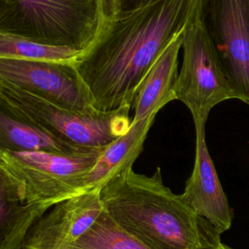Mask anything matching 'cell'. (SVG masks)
Segmentation results:
<instances>
[{
    "label": "cell",
    "instance_id": "1",
    "mask_svg": "<svg viewBox=\"0 0 249 249\" xmlns=\"http://www.w3.org/2000/svg\"><path fill=\"white\" fill-rule=\"evenodd\" d=\"M197 0H160L104 21L74 61L92 106L100 112L132 109L144 77L184 29Z\"/></svg>",
    "mask_w": 249,
    "mask_h": 249
},
{
    "label": "cell",
    "instance_id": "2",
    "mask_svg": "<svg viewBox=\"0 0 249 249\" xmlns=\"http://www.w3.org/2000/svg\"><path fill=\"white\" fill-rule=\"evenodd\" d=\"M100 197L105 212L150 249H215L221 242L217 230L163 184L160 167L152 176L122 172Z\"/></svg>",
    "mask_w": 249,
    "mask_h": 249
},
{
    "label": "cell",
    "instance_id": "3",
    "mask_svg": "<svg viewBox=\"0 0 249 249\" xmlns=\"http://www.w3.org/2000/svg\"><path fill=\"white\" fill-rule=\"evenodd\" d=\"M102 0H0V33L84 52L104 21Z\"/></svg>",
    "mask_w": 249,
    "mask_h": 249
},
{
    "label": "cell",
    "instance_id": "4",
    "mask_svg": "<svg viewBox=\"0 0 249 249\" xmlns=\"http://www.w3.org/2000/svg\"><path fill=\"white\" fill-rule=\"evenodd\" d=\"M103 150L82 154L0 152V163L26 202L53 206L82 194V180Z\"/></svg>",
    "mask_w": 249,
    "mask_h": 249
},
{
    "label": "cell",
    "instance_id": "5",
    "mask_svg": "<svg viewBox=\"0 0 249 249\" xmlns=\"http://www.w3.org/2000/svg\"><path fill=\"white\" fill-rule=\"evenodd\" d=\"M0 95L50 133L85 150L104 149L131 124L129 107L113 112H73L4 85H0Z\"/></svg>",
    "mask_w": 249,
    "mask_h": 249
},
{
    "label": "cell",
    "instance_id": "6",
    "mask_svg": "<svg viewBox=\"0 0 249 249\" xmlns=\"http://www.w3.org/2000/svg\"><path fill=\"white\" fill-rule=\"evenodd\" d=\"M181 50L183 59L175 97L190 110L195 125H205L212 108L237 96L201 27L196 8L184 27Z\"/></svg>",
    "mask_w": 249,
    "mask_h": 249
},
{
    "label": "cell",
    "instance_id": "7",
    "mask_svg": "<svg viewBox=\"0 0 249 249\" xmlns=\"http://www.w3.org/2000/svg\"><path fill=\"white\" fill-rule=\"evenodd\" d=\"M196 13L237 99L249 105V0H197Z\"/></svg>",
    "mask_w": 249,
    "mask_h": 249
},
{
    "label": "cell",
    "instance_id": "8",
    "mask_svg": "<svg viewBox=\"0 0 249 249\" xmlns=\"http://www.w3.org/2000/svg\"><path fill=\"white\" fill-rule=\"evenodd\" d=\"M0 85L21 89L73 112L97 111L74 62L0 57Z\"/></svg>",
    "mask_w": 249,
    "mask_h": 249
},
{
    "label": "cell",
    "instance_id": "9",
    "mask_svg": "<svg viewBox=\"0 0 249 249\" xmlns=\"http://www.w3.org/2000/svg\"><path fill=\"white\" fill-rule=\"evenodd\" d=\"M104 211L100 192H85L53 205L31 227L22 249H69Z\"/></svg>",
    "mask_w": 249,
    "mask_h": 249
},
{
    "label": "cell",
    "instance_id": "10",
    "mask_svg": "<svg viewBox=\"0 0 249 249\" xmlns=\"http://www.w3.org/2000/svg\"><path fill=\"white\" fill-rule=\"evenodd\" d=\"M196 156L191 176L181 194L187 204L221 234L228 231L233 212L222 188L205 141V125H195Z\"/></svg>",
    "mask_w": 249,
    "mask_h": 249
},
{
    "label": "cell",
    "instance_id": "11",
    "mask_svg": "<svg viewBox=\"0 0 249 249\" xmlns=\"http://www.w3.org/2000/svg\"><path fill=\"white\" fill-rule=\"evenodd\" d=\"M28 151L82 154L96 150L81 149L57 138L0 95V152Z\"/></svg>",
    "mask_w": 249,
    "mask_h": 249
},
{
    "label": "cell",
    "instance_id": "12",
    "mask_svg": "<svg viewBox=\"0 0 249 249\" xmlns=\"http://www.w3.org/2000/svg\"><path fill=\"white\" fill-rule=\"evenodd\" d=\"M183 30L164 49L144 77L133 102L131 123L156 116L163 106L176 99L178 55L182 47Z\"/></svg>",
    "mask_w": 249,
    "mask_h": 249
},
{
    "label": "cell",
    "instance_id": "13",
    "mask_svg": "<svg viewBox=\"0 0 249 249\" xmlns=\"http://www.w3.org/2000/svg\"><path fill=\"white\" fill-rule=\"evenodd\" d=\"M156 116L131 123L128 130L115 139L100 154L92 168L82 180V193L100 190L122 172L132 168L141 154L148 131Z\"/></svg>",
    "mask_w": 249,
    "mask_h": 249
},
{
    "label": "cell",
    "instance_id": "14",
    "mask_svg": "<svg viewBox=\"0 0 249 249\" xmlns=\"http://www.w3.org/2000/svg\"><path fill=\"white\" fill-rule=\"evenodd\" d=\"M52 206L26 202L0 163V249H22L33 224Z\"/></svg>",
    "mask_w": 249,
    "mask_h": 249
},
{
    "label": "cell",
    "instance_id": "15",
    "mask_svg": "<svg viewBox=\"0 0 249 249\" xmlns=\"http://www.w3.org/2000/svg\"><path fill=\"white\" fill-rule=\"evenodd\" d=\"M69 249H150L121 228L106 212Z\"/></svg>",
    "mask_w": 249,
    "mask_h": 249
},
{
    "label": "cell",
    "instance_id": "16",
    "mask_svg": "<svg viewBox=\"0 0 249 249\" xmlns=\"http://www.w3.org/2000/svg\"><path fill=\"white\" fill-rule=\"evenodd\" d=\"M82 53L71 48L43 45L0 33V57L4 58L74 62Z\"/></svg>",
    "mask_w": 249,
    "mask_h": 249
},
{
    "label": "cell",
    "instance_id": "17",
    "mask_svg": "<svg viewBox=\"0 0 249 249\" xmlns=\"http://www.w3.org/2000/svg\"><path fill=\"white\" fill-rule=\"evenodd\" d=\"M160 0H102L105 19L124 17Z\"/></svg>",
    "mask_w": 249,
    "mask_h": 249
},
{
    "label": "cell",
    "instance_id": "18",
    "mask_svg": "<svg viewBox=\"0 0 249 249\" xmlns=\"http://www.w3.org/2000/svg\"><path fill=\"white\" fill-rule=\"evenodd\" d=\"M215 249H232V248H231L230 246H228V245H226V244H224V243L220 242V243H219V245H218Z\"/></svg>",
    "mask_w": 249,
    "mask_h": 249
}]
</instances>
